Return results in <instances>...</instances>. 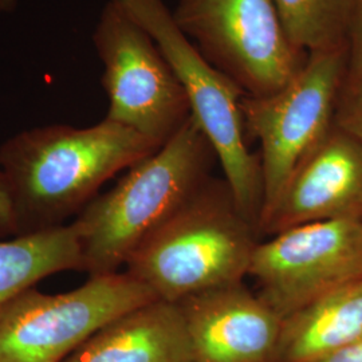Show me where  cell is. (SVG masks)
Returning a JSON list of instances; mask_svg holds the SVG:
<instances>
[{
    "label": "cell",
    "instance_id": "4fadbf2b",
    "mask_svg": "<svg viewBox=\"0 0 362 362\" xmlns=\"http://www.w3.org/2000/svg\"><path fill=\"white\" fill-rule=\"evenodd\" d=\"M362 337V278L284 318L270 362H320Z\"/></svg>",
    "mask_w": 362,
    "mask_h": 362
},
{
    "label": "cell",
    "instance_id": "8fae6325",
    "mask_svg": "<svg viewBox=\"0 0 362 362\" xmlns=\"http://www.w3.org/2000/svg\"><path fill=\"white\" fill-rule=\"evenodd\" d=\"M192 362H270L282 318L243 282L215 287L177 302Z\"/></svg>",
    "mask_w": 362,
    "mask_h": 362
},
{
    "label": "cell",
    "instance_id": "ac0fdd59",
    "mask_svg": "<svg viewBox=\"0 0 362 362\" xmlns=\"http://www.w3.org/2000/svg\"><path fill=\"white\" fill-rule=\"evenodd\" d=\"M0 236H18V227L7 181L0 170Z\"/></svg>",
    "mask_w": 362,
    "mask_h": 362
},
{
    "label": "cell",
    "instance_id": "6da1fadb",
    "mask_svg": "<svg viewBox=\"0 0 362 362\" xmlns=\"http://www.w3.org/2000/svg\"><path fill=\"white\" fill-rule=\"evenodd\" d=\"M161 145L105 118L97 125H50L18 133L0 146L18 236L64 226L118 172Z\"/></svg>",
    "mask_w": 362,
    "mask_h": 362
},
{
    "label": "cell",
    "instance_id": "d6986e66",
    "mask_svg": "<svg viewBox=\"0 0 362 362\" xmlns=\"http://www.w3.org/2000/svg\"><path fill=\"white\" fill-rule=\"evenodd\" d=\"M320 362H362V337Z\"/></svg>",
    "mask_w": 362,
    "mask_h": 362
},
{
    "label": "cell",
    "instance_id": "7a4b0ae2",
    "mask_svg": "<svg viewBox=\"0 0 362 362\" xmlns=\"http://www.w3.org/2000/svg\"><path fill=\"white\" fill-rule=\"evenodd\" d=\"M216 158L191 116L153 155L95 196L76 221L82 270L90 276L118 272L132 254L206 182Z\"/></svg>",
    "mask_w": 362,
    "mask_h": 362
},
{
    "label": "cell",
    "instance_id": "ffe728a7",
    "mask_svg": "<svg viewBox=\"0 0 362 362\" xmlns=\"http://www.w3.org/2000/svg\"><path fill=\"white\" fill-rule=\"evenodd\" d=\"M18 6V0H0V13H13Z\"/></svg>",
    "mask_w": 362,
    "mask_h": 362
},
{
    "label": "cell",
    "instance_id": "9a60e30c",
    "mask_svg": "<svg viewBox=\"0 0 362 362\" xmlns=\"http://www.w3.org/2000/svg\"><path fill=\"white\" fill-rule=\"evenodd\" d=\"M287 38L300 52L348 47L356 0H272Z\"/></svg>",
    "mask_w": 362,
    "mask_h": 362
},
{
    "label": "cell",
    "instance_id": "5bb4252c",
    "mask_svg": "<svg viewBox=\"0 0 362 362\" xmlns=\"http://www.w3.org/2000/svg\"><path fill=\"white\" fill-rule=\"evenodd\" d=\"M82 270L74 224L0 242V306L55 272Z\"/></svg>",
    "mask_w": 362,
    "mask_h": 362
},
{
    "label": "cell",
    "instance_id": "3957f363",
    "mask_svg": "<svg viewBox=\"0 0 362 362\" xmlns=\"http://www.w3.org/2000/svg\"><path fill=\"white\" fill-rule=\"evenodd\" d=\"M227 184L206 182L139 247L127 272L158 299L177 303L246 278L257 242Z\"/></svg>",
    "mask_w": 362,
    "mask_h": 362
},
{
    "label": "cell",
    "instance_id": "2e32d148",
    "mask_svg": "<svg viewBox=\"0 0 362 362\" xmlns=\"http://www.w3.org/2000/svg\"><path fill=\"white\" fill-rule=\"evenodd\" d=\"M334 125L362 143V76L345 78L337 103Z\"/></svg>",
    "mask_w": 362,
    "mask_h": 362
},
{
    "label": "cell",
    "instance_id": "e0dca14e",
    "mask_svg": "<svg viewBox=\"0 0 362 362\" xmlns=\"http://www.w3.org/2000/svg\"><path fill=\"white\" fill-rule=\"evenodd\" d=\"M348 54H349L348 77H360L362 76V0L354 1Z\"/></svg>",
    "mask_w": 362,
    "mask_h": 362
},
{
    "label": "cell",
    "instance_id": "52a82bcc",
    "mask_svg": "<svg viewBox=\"0 0 362 362\" xmlns=\"http://www.w3.org/2000/svg\"><path fill=\"white\" fill-rule=\"evenodd\" d=\"M109 98L105 118L164 145L191 117L187 94L153 38L119 0H107L93 33Z\"/></svg>",
    "mask_w": 362,
    "mask_h": 362
},
{
    "label": "cell",
    "instance_id": "9c48e42d",
    "mask_svg": "<svg viewBox=\"0 0 362 362\" xmlns=\"http://www.w3.org/2000/svg\"><path fill=\"white\" fill-rule=\"evenodd\" d=\"M247 276L282 320L362 278V220L315 221L258 243Z\"/></svg>",
    "mask_w": 362,
    "mask_h": 362
},
{
    "label": "cell",
    "instance_id": "5b68a950",
    "mask_svg": "<svg viewBox=\"0 0 362 362\" xmlns=\"http://www.w3.org/2000/svg\"><path fill=\"white\" fill-rule=\"evenodd\" d=\"M348 66V47L311 52L281 90L243 95L245 129L260 144L263 204L259 221L276 204L299 164L333 129Z\"/></svg>",
    "mask_w": 362,
    "mask_h": 362
},
{
    "label": "cell",
    "instance_id": "ba28073f",
    "mask_svg": "<svg viewBox=\"0 0 362 362\" xmlns=\"http://www.w3.org/2000/svg\"><path fill=\"white\" fill-rule=\"evenodd\" d=\"M176 25L247 95L281 90L305 65L272 0H177Z\"/></svg>",
    "mask_w": 362,
    "mask_h": 362
},
{
    "label": "cell",
    "instance_id": "7c38bea8",
    "mask_svg": "<svg viewBox=\"0 0 362 362\" xmlns=\"http://www.w3.org/2000/svg\"><path fill=\"white\" fill-rule=\"evenodd\" d=\"M64 362H192L177 303L157 299L105 325Z\"/></svg>",
    "mask_w": 362,
    "mask_h": 362
},
{
    "label": "cell",
    "instance_id": "30bf717a",
    "mask_svg": "<svg viewBox=\"0 0 362 362\" xmlns=\"http://www.w3.org/2000/svg\"><path fill=\"white\" fill-rule=\"evenodd\" d=\"M329 220H362V143L336 125L299 164L258 228L272 236Z\"/></svg>",
    "mask_w": 362,
    "mask_h": 362
},
{
    "label": "cell",
    "instance_id": "8992f818",
    "mask_svg": "<svg viewBox=\"0 0 362 362\" xmlns=\"http://www.w3.org/2000/svg\"><path fill=\"white\" fill-rule=\"evenodd\" d=\"M157 299L127 272L54 296L30 287L0 306V362H64L105 325Z\"/></svg>",
    "mask_w": 362,
    "mask_h": 362
},
{
    "label": "cell",
    "instance_id": "277c9868",
    "mask_svg": "<svg viewBox=\"0 0 362 362\" xmlns=\"http://www.w3.org/2000/svg\"><path fill=\"white\" fill-rule=\"evenodd\" d=\"M153 38L187 94L191 116L211 144L238 211L258 227L263 204L260 158L246 141L240 101L246 93L194 47L164 0H119Z\"/></svg>",
    "mask_w": 362,
    "mask_h": 362
}]
</instances>
